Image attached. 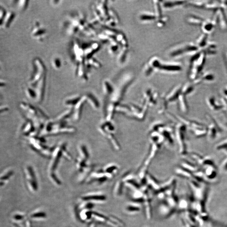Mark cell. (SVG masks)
<instances>
[{
	"mask_svg": "<svg viewBox=\"0 0 227 227\" xmlns=\"http://www.w3.org/2000/svg\"><path fill=\"white\" fill-rule=\"evenodd\" d=\"M148 64L153 69L167 71H178L182 70L181 66L176 63H162L156 57L150 59Z\"/></svg>",
	"mask_w": 227,
	"mask_h": 227,
	"instance_id": "obj_1",
	"label": "cell"
},
{
	"mask_svg": "<svg viewBox=\"0 0 227 227\" xmlns=\"http://www.w3.org/2000/svg\"><path fill=\"white\" fill-rule=\"evenodd\" d=\"M31 217L35 219H42L45 218L46 217V214L44 212L41 211L36 212L31 215Z\"/></svg>",
	"mask_w": 227,
	"mask_h": 227,
	"instance_id": "obj_18",
	"label": "cell"
},
{
	"mask_svg": "<svg viewBox=\"0 0 227 227\" xmlns=\"http://www.w3.org/2000/svg\"><path fill=\"white\" fill-rule=\"evenodd\" d=\"M207 104L210 108L213 111H217L223 108V105H217L216 104L214 97H210L208 99Z\"/></svg>",
	"mask_w": 227,
	"mask_h": 227,
	"instance_id": "obj_9",
	"label": "cell"
},
{
	"mask_svg": "<svg viewBox=\"0 0 227 227\" xmlns=\"http://www.w3.org/2000/svg\"><path fill=\"white\" fill-rule=\"evenodd\" d=\"M86 100H87L86 96L81 97L76 105L75 106V109L74 110L73 113V119L75 121H78L81 117L83 107Z\"/></svg>",
	"mask_w": 227,
	"mask_h": 227,
	"instance_id": "obj_3",
	"label": "cell"
},
{
	"mask_svg": "<svg viewBox=\"0 0 227 227\" xmlns=\"http://www.w3.org/2000/svg\"><path fill=\"white\" fill-rule=\"evenodd\" d=\"M73 109L70 108L65 112H62L61 114L57 117L55 122L57 123L64 122V120L69 117L71 114H73Z\"/></svg>",
	"mask_w": 227,
	"mask_h": 227,
	"instance_id": "obj_6",
	"label": "cell"
},
{
	"mask_svg": "<svg viewBox=\"0 0 227 227\" xmlns=\"http://www.w3.org/2000/svg\"><path fill=\"white\" fill-rule=\"evenodd\" d=\"M203 79H205L206 80H208V81H211V80H213L214 79V76L213 75L210 74H206L203 77Z\"/></svg>",
	"mask_w": 227,
	"mask_h": 227,
	"instance_id": "obj_23",
	"label": "cell"
},
{
	"mask_svg": "<svg viewBox=\"0 0 227 227\" xmlns=\"http://www.w3.org/2000/svg\"><path fill=\"white\" fill-rule=\"evenodd\" d=\"M86 98H87V100L89 101L90 104L95 109L98 108L99 105V103L98 102L97 99H96L95 97L92 96L91 95H88L86 96Z\"/></svg>",
	"mask_w": 227,
	"mask_h": 227,
	"instance_id": "obj_14",
	"label": "cell"
},
{
	"mask_svg": "<svg viewBox=\"0 0 227 227\" xmlns=\"http://www.w3.org/2000/svg\"><path fill=\"white\" fill-rule=\"evenodd\" d=\"M201 19L198 17H196L194 16H190L189 17L188 19V22L193 24H200L201 22Z\"/></svg>",
	"mask_w": 227,
	"mask_h": 227,
	"instance_id": "obj_19",
	"label": "cell"
},
{
	"mask_svg": "<svg viewBox=\"0 0 227 227\" xmlns=\"http://www.w3.org/2000/svg\"><path fill=\"white\" fill-rule=\"evenodd\" d=\"M80 98L81 97H75L67 100L65 102V105L70 108L75 106L79 102Z\"/></svg>",
	"mask_w": 227,
	"mask_h": 227,
	"instance_id": "obj_13",
	"label": "cell"
},
{
	"mask_svg": "<svg viewBox=\"0 0 227 227\" xmlns=\"http://www.w3.org/2000/svg\"><path fill=\"white\" fill-rule=\"evenodd\" d=\"M223 167L226 170H227V159L223 163Z\"/></svg>",
	"mask_w": 227,
	"mask_h": 227,
	"instance_id": "obj_25",
	"label": "cell"
},
{
	"mask_svg": "<svg viewBox=\"0 0 227 227\" xmlns=\"http://www.w3.org/2000/svg\"><path fill=\"white\" fill-rule=\"evenodd\" d=\"M182 90H183V94H188L191 93L194 90V87L190 84L185 85L183 89L182 88Z\"/></svg>",
	"mask_w": 227,
	"mask_h": 227,
	"instance_id": "obj_21",
	"label": "cell"
},
{
	"mask_svg": "<svg viewBox=\"0 0 227 227\" xmlns=\"http://www.w3.org/2000/svg\"><path fill=\"white\" fill-rule=\"evenodd\" d=\"M222 102L223 105V107H224L227 112V101L225 98H222Z\"/></svg>",
	"mask_w": 227,
	"mask_h": 227,
	"instance_id": "obj_24",
	"label": "cell"
},
{
	"mask_svg": "<svg viewBox=\"0 0 227 227\" xmlns=\"http://www.w3.org/2000/svg\"><path fill=\"white\" fill-rule=\"evenodd\" d=\"M79 157L88 160L89 158V154L87 148L84 145H82L79 147Z\"/></svg>",
	"mask_w": 227,
	"mask_h": 227,
	"instance_id": "obj_12",
	"label": "cell"
},
{
	"mask_svg": "<svg viewBox=\"0 0 227 227\" xmlns=\"http://www.w3.org/2000/svg\"><path fill=\"white\" fill-rule=\"evenodd\" d=\"M217 149L218 150L227 149V140L222 142V143H220L217 147Z\"/></svg>",
	"mask_w": 227,
	"mask_h": 227,
	"instance_id": "obj_22",
	"label": "cell"
},
{
	"mask_svg": "<svg viewBox=\"0 0 227 227\" xmlns=\"http://www.w3.org/2000/svg\"><path fill=\"white\" fill-rule=\"evenodd\" d=\"M225 151L226 153L227 154V149H225Z\"/></svg>",
	"mask_w": 227,
	"mask_h": 227,
	"instance_id": "obj_27",
	"label": "cell"
},
{
	"mask_svg": "<svg viewBox=\"0 0 227 227\" xmlns=\"http://www.w3.org/2000/svg\"><path fill=\"white\" fill-rule=\"evenodd\" d=\"M214 24L213 22H204L203 24L202 29L203 31L204 32L208 33L210 32L214 28Z\"/></svg>",
	"mask_w": 227,
	"mask_h": 227,
	"instance_id": "obj_16",
	"label": "cell"
},
{
	"mask_svg": "<svg viewBox=\"0 0 227 227\" xmlns=\"http://www.w3.org/2000/svg\"><path fill=\"white\" fill-rule=\"evenodd\" d=\"M223 94H224L225 96L227 97V87L223 90Z\"/></svg>",
	"mask_w": 227,
	"mask_h": 227,
	"instance_id": "obj_26",
	"label": "cell"
},
{
	"mask_svg": "<svg viewBox=\"0 0 227 227\" xmlns=\"http://www.w3.org/2000/svg\"><path fill=\"white\" fill-rule=\"evenodd\" d=\"M140 20L143 21H155L157 19L155 14L151 13H144L140 17Z\"/></svg>",
	"mask_w": 227,
	"mask_h": 227,
	"instance_id": "obj_8",
	"label": "cell"
},
{
	"mask_svg": "<svg viewBox=\"0 0 227 227\" xmlns=\"http://www.w3.org/2000/svg\"><path fill=\"white\" fill-rule=\"evenodd\" d=\"M128 54L127 48H123L122 51L120 52L118 56V61L120 63H123L126 58L127 54Z\"/></svg>",
	"mask_w": 227,
	"mask_h": 227,
	"instance_id": "obj_17",
	"label": "cell"
},
{
	"mask_svg": "<svg viewBox=\"0 0 227 227\" xmlns=\"http://www.w3.org/2000/svg\"><path fill=\"white\" fill-rule=\"evenodd\" d=\"M154 9L155 15L157 19H160L162 17V9L160 5V2L159 1H154Z\"/></svg>",
	"mask_w": 227,
	"mask_h": 227,
	"instance_id": "obj_11",
	"label": "cell"
},
{
	"mask_svg": "<svg viewBox=\"0 0 227 227\" xmlns=\"http://www.w3.org/2000/svg\"><path fill=\"white\" fill-rule=\"evenodd\" d=\"M184 3V2L183 1H167L163 3V6L166 9H170L183 5Z\"/></svg>",
	"mask_w": 227,
	"mask_h": 227,
	"instance_id": "obj_10",
	"label": "cell"
},
{
	"mask_svg": "<svg viewBox=\"0 0 227 227\" xmlns=\"http://www.w3.org/2000/svg\"><path fill=\"white\" fill-rule=\"evenodd\" d=\"M27 174L28 175L29 187L33 191H36L38 188L37 180L35 172L33 169L30 167H28L27 168Z\"/></svg>",
	"mask_w": 227,
	"mask_h": 227,
	"instance_id": "obj_4",
	"label": "cell"
},
{
	"mask_svg": "<svg viewBox=\"0 0 227 227\" xmlns=\"http://www.w3.org/2000/svg\"><path fill=\"white\" fill-rule=\"evenodd\" d=\"M212 124L210 125L209 128H208V133L209 134L210 138L214 139L216 137L218 133L221 132V128L219 127L218 125L217 122L214 121V119L210 117V118Z\"/></svg>",
	"mask_w": 227,
	"mask_h": 227,
	"instance_id": "obj_5",
	"label": "cell"
},
{
	"mask_svg": "<svg viewBox=\"0 0 227 227\" xmlns=\"http://www.w3.org/2000/svg\"><path fill=\"white\" fill-rule=\"evenodd\" d=\"M82 199L85 201H103L106 199L104 196L101 195L91 194L83 196Z\"/></svg>",
	"mask_w": 227,
	"mask_h": 227,
	"instance_id": "obj_7",
	"label": "cell"
},
{
	"mask_svg": "<svg viewBox=\"0 0 227 227\" xmlns=\"http://www.w3.org/2000/svg\"><path fill=\"white\" fill-rule=\"evenodd\" d=\"M197 50V47L192 44H188L186 45H179L172 49L169 54L170 56L175 57L183 54L187 52H194Z\"/></svg>",
	"mask_w": 227,
	"mask_h": 227,
	"instance_id": "obj_2",
	"label": "cell"
},
{
	"mask_svg": "<svg viewBox=\"0 0 227 227\" xmlns=\"http://www.w3.org/2000/svg\"></svg>",
	"mask_w": 227,
	"mask_h": 227,
	"instance_id": "obj_28",
	"label": "cell"
},
{
	"mask_svg": "<svg viewBox=\"0 0 227 227\" xmlns=\"http://www.w3.org/2000/svg\"><path fill=\"white\" fill-rule=\"evenodd\" d=\"M80 217L84 221L89 220L93 217V212L88 210H84L80 213Z\"/></svg>",
	"mask_w": 227,
	"mask_h": 227,
	"instance_id": "obj_15",
	"label": "cell"
},
{
	"mask_svg": "<svg viewBox=\"0 0 227 227\" xmlns=\"http://www.w3.org/2000/svg\"><path fill=\"white\" fill-rule=\"evenodd\" d=\"M207 37L206 35H202L199 37L198 41H197V44L200 47H203L205 46L206 44V40L207 39Z\"/></svg>",
	"mask_w": 227,
	"mask_h": 227,
	"instance_id": "obj_20",
	"label": "cell"
}]
</instances>
